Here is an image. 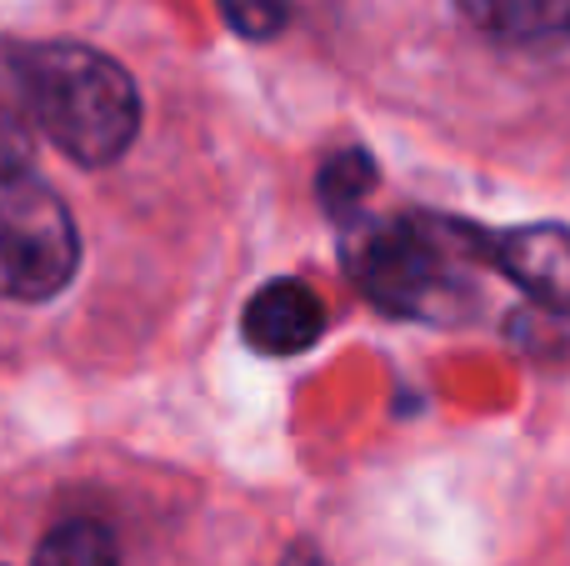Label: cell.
I'll list each match as a JSON object with an SVG mask.
<instances>
[{
	"mask_svg": "<svg viewBox=\"0 0 570 566\" xmlns=\"http://www.w3.org/2000/svg\"><path fill=\"white\" fill-rule=\"evenodd\" d=\"M80 266V231L50 186L0 176V296L50 301Z\"/></svg>",
	"mask_w": 570,
	"mask_h": 566,
	"instance_id": "3",
	"label": "cell"
},
{
	"mask_svg": "<svg viewBox=\"0 0 570 566\" xmlns=\"http://www.w3.org/2000/svg\"><path fill=\"white\" fill-rule=\"evenodd\" d=\"M220 16L236 36L246 40H271L291 20V0H220Z\"/></svg>",
	"mask_w": 570,
	"mask_h": 566,
	"instance_id": "9",
	"label": "cell"
},
{
	"mask_svg": "<svg viewBox=\"0 0 570 566\" xmlns=\"http://www.w3.org/2000/svg\"><path fill=\"white\" fill-rule=\"evenodd\" d=\"M475 30L505 46H556L570 36V0H455Z\"/></svg>",
	"mask_w": 570,
	"mask_h": 566,
	"instance_id": "6",
	"label": "cell"
},
{
	"mask_svg": "<svg viewBox=\"0 0 570 566\" xmlns=\"http://www.w3.org/2000/svg\"><path fill=\"white\" fill-rule=\"evenodd\" d=\"M315 191H321V206L335 221H351L361 211V201L375 191V160L365 150H335L315 176Z\"/></svg>",
	"mask_w": 570,
	"mask_h": 566,
	"instance_id": "8",
	"label": "cell"
},
{
	"mask_svg": "<svg viewBox=\"0 0 570 566\" xmlns=\"http://www.w3.org/2000/svg\"><path fill=\"white\" fill-rule=\"evenodd\" d=\"M475 261H485V236L435 216L371 221L345 241V271L361 296L401 321H461L475 301Z\"/></svg>",
	"mask_w": 570,
	"mask_h": 566,
	"instance_id": "2",
	"label": "cell"
},
{
	"mask_svg": "<svg viewBox=\"0 0 570 566\" xmlns=\"http://www.w3.org/2000/svg\"><path fill=\"white\" fill-rule=\"evenodd\" d=\"M0 176H26V136L0 110Z\"/></svg>",
	"mask_w": 570,
	"mask_h": 566,
	"instance_id": "10",
	"label": "cell"
},
{
	"mask_svg": "<svg viewBox=\"0 0 570 566\" xmlns=\"http://www.w3.org/2000/svg\"><path fill=\"white\" fill-rule=\"evenodd\" d=\"M485 261L501 266L535 306L570 316V231L521 226L505 236H485Z\"/></svg>",
	"mask_w": 570,
	"mask_h": 566,
	"instance_id": "4",
	"label": "cell"
},
{
	"mask_svg": "<svg viewBox=\"0 0 570 566\" xmlns=\"http://www.w3.org/2000/svg\"><path fill=\"white\" fill-rule=\"evenodd\" d=\"M281 566H331V562H325V557H321V552H311V547H295V552H291V557H285V562H281Z\"/></svg>",
	"mask_w": 570,
	"mask_h": 566,
	"instance_id": "11",
	"label": "cell"
},
{
	"mask_svg": "<svg viewBox=\"0 0 570 566\" xmlns=\"http://www.w3.org/2000/svg\"><path fill=\"white\" fill-rule=\"evenodd\" d=\"M36 566H120V547L100 521H60L36 547Z\"/></svg>",
	"mask_w": 570,
	"mask_h": 566,
	"instance_id": "7",
	"label": "cell"
},
{
	"mask_svg": "<svg viewBox=\"0 0 570 566\" xmlns=\"http://www.w3.org/2000/svg\"><path fill=\"white\" fill-rule=\"evenodd\" d=\"M240 331H246V347L261 357H301L321 341L325 306L305 281H271L250 296Z\"/></svg>",
	"mask_w": 570,
	"mask_h": 566,
	"instance_id": "5",
	"label": "cell"
},
{
	"mask_svg": "<svg viewBox=\"0 0 570 566\" xmlns=\"http://www.w3.org/2000/svg\"><path fill=\"white\" fill-rule=\"evenodd\" d=\"M36 130L80 166H110L140 130V96L126 66L80 46V40H36L0 50Z\"/></svg>",
	"mask_w": 570,
	"mask_h": 566,
	"instance_id": "1",
	"label": "cell"
}]
</instances>
